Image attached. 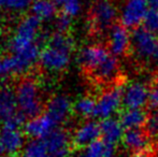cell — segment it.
Instances as JSON below:
<instances>
[{"label":"cell","instance_id":"31","mask_svg":"<svg viewBox=\"0 0 158 157\" xmlns=\"http://www.w3.org/2000/svg\"><path fill=\"white\" fill-rule=\"evenodd\" d=\"M148 105L152 110H155V111L158 110V85H155L150 90Z\"/></svg>","mask_w":158,"mask_h":157},{"label":"cell","instance_id":"12","mask_svg":"<svg viewBox=\"0 0 158 157\" xmlns=\"http://www.w3.org/2000/svg\"><path fill=\"white\" fill-rule=\"evenodd\" d=\"M55 129H57V124L46 113L30 118L25 125V134L33 140H44Z\"/></svg>","mask_w":158,"mask_h":157},{"label":"cell","instance_id":"7","mask_svg":"<svg viewBox=\"0 0 158 157\" xmlns=\"http://www.w3.org/2000/svg\"><path fill=\"white\" fill-rule=\"evenodd\" d=\"M123 88L114 87L106 90L96 101L94 118L104 121L111 118L123 105Z\"/></svg>","mask_w":158,"mask_h":157},{"label":"cell","instance_id":"9","mask_svg":"<svg viewBox=\"0 0 158 157\" xmlns=\"http://www.w3.org/2000/svg\"><path fill=\"white\" fill-rule=\"evenodd\" d=\"M46 147L48 157H69L72 145V138L63 128L55 129L48 138L42 140Z\"/></svg>","mask_w":158,"mask_h":157},{"label":"cell","instance_id":"4","mask_svg":"<svg viewBox=\"0 0 158 157\" xmlns=\"http://www.w3.org/2000/svg\"><path fill=\"white\" fill-rule=\"evenodd\" d=\"M131 48L138 59L145 63H158V35L144 27L131 34Z\"/></svg>","mask_w":158,"mask_h":157},{"label":"cell","instance_id":"20","mask_svg":"<svg viewBox=\"0 0 158 157\" xmlns=\"http://www.w3.org/2000/svg\"><path fill=\"white\" fill-rule=\"evenodd\" d=\"M148 118L143 109H126L119 115V121L125 130L140 129L146 124Z\"/></svg>","mask_w":158,"mask_h":157},{"label":"cell","instance_id":"2","mask_svg":"<svg viewBox=\"0 0 158 157\" xmlns=\"http://www.w3.org/2000/svg\"><path fill=\"white\" fill-rule=\"evenodd\" d=\"M74 48V40L64 32H55L48 44L41 51L39 63L42 69L51 73H58L69 67Z\"/></svg>","mask_w":158,"mask_h":157},{"label":"cell","instance_id":"34","mask_svg":"<svg viewBox=\"0 0 158 157\" xmlns=\"http://www.w3.org/2000/svg\"><path fill=\"white\" fill-rule=\"evenodd\" d=\"M131 157H148L144 153H133Z\"/></svg>","mask_w":158,"mask_h":157},{"label":"cell","instance_id":"37","mask_svg":"<svg viewBox=\"0 0 158 157\" xmlns=\"http://www.w3.org/2000/svg\"><path fill=\"white\" fill-rule=\"evenodd\" d=\"M2 157H13V156H11V155H8V156H2Z\"/></svg>","mask_w":158,"mask_h":157},{"label":"cell","instance_id":"30","mask_svg":"<svg viewBox=\"0 0 158 157\" xmlns=\"http://www.w3.org/2000/svg\"><path fill=\"white\" fill-rule=\"evenodd\" d=\"M146 131L150 136L157 137L158 136V112H154L148 118L145 124Z\"/></svg>","mask_w":158,"mask_h":157},{"label":"cell","instance_id":"29","mask_svg":"<svg viewBox=\"0 0 158 157\" xmlns=\"http://www.w3.org/2000/svg\"><path fill=\"white\" fill-rule=\"evenodd\" d=\"M71 25H72V19L64 13L60 15H57L56 19H54V27L57 30V32L67 34V31L70 29Z\"/></svg>","mask_w":158,"mask_h":157},{"label":"cell","instance_id":"8","mask_svg":"<svg viewBox=\"0 0 158 157\" xmlns=\"http://www.w3.org/2000/svg\"><path fill=\"white\" fill-rule=\"evenodd\" d=\"M148 11V0H126L121 10L119 19L126 28H138L143 23Z\"/></svg>","mask_w":158,"mask_h":157},{"label":"cell","instance_id":"19","mask_svg":"<svg viewBox=\"0 0 158 157\" xmlns=\"http://www.w3.org/2000/svg\"><path fill=\"white\" fill-rule=\"evenodd\" d=\"M122 143L126 149L132 151L133 153H143L144 150L148 147V136L141 129L126 130Z\"/></svg>","mask_w":158,"mask_h":157},{"label":"cell","instance_id":"36","mask_svg":"<svg viewBox=\"0 0 158 157\" xmlns=\"http://www.w3.org/2000/svg\"><path fill=\"white\" fill-rule=\"evenodd\" d=\"M3 149H2V147H1V144H0V157H2V154H3Z\"/></svg>","mask_w":158,"mask_h":157},{"label":"cell","instance_id":"28","mask_svg":"<svg viewBox=\"0 0 158 157\" xmlns=\"http://www.w3.org/2000/svg\"><path fill=\"white\" fill-rule=\"evenodd\" d=\"M63 13L71 19L77 17L82 12V1L81 0H68L66 3L61 6Z\"/></svg>","mask_w":158,"mask_h":157},{"label":"cell","instance_id":"25","mask_svg":"<svg viewBox=\"0 0 158 157\" xmlns=\"http://www.w3.org/2000/svg\"><path fill=\"white\" fill-rule=\"evenodd\" d=\"M148 11L144 19V28L158 34V0H148Z\"/></svg>","mask_w":158,"mask_h":157},{"label":"cell","instance_id":"13","mask_svg":"<svg viewBox=\"0 0 158 157\" xmlns=\"http://www.w3.org/2000/svg\"><path fill=\"white\" fill-rule=\"evenodd\" d=\"M150 89L141 82H132L123 90V105L126 109H142L148 101Z\"/></svg>","mask_w":158,"mask_h":157},{"label":"cell","instance_id":"38","mask_svg":"<svg viewBox=\"0 0 158 157\" xmlns=\"http://www.w3.org/2000/svg\"><path fill=\"white\" fill-rule=\"evenodd\" d=\"M79 157H85V156H84V155H80Z\"/></svg>","mask_w":158,"mask_h":157},{"label":"cell","instance_id":"11","mask_svg":"<svg viewBox=\"0 0 158 157\" xmlns=\"http://www.w3.org/2000/svg\"><path fill=\"white\" fill-rule=\"evenodd\" d=\"M111 55L108 48L102 45H87L79 52L77 61L84 69L94 72Z\"/></svg>","mask_w":158,"mask_h":157},{"label":"cell","instance_id":"26","mask_svg":"<svg viewBox=\"0 0 158 157\" xmlns=\"http://www.w3.org/2000/svg\"><path fill=\"white\" fill-rule=\"evenodd\" d=\"M33 2L35 0H4V8L10 12L19 14L31 8Z\"/></svg>","mask_w":158,"mask_h":157},{"label":"cell","instance_id":"32","mask_svg":"<svg viewBox=\"0 0 158 157\" xmlns=\"http://www.w3.org/2000/svg\"><path fill=\"white\" fill-rule=\"evenodd\" d=\"M106 156L104 157H116L115 156V145L110 144V143H106Z\"/></svg>","mask_w":158,"mask_h":157},{"label":"cell","instance_id":"16","mask_svg":"<svg viewBox=\"0 0 158 157\" xmlns=\"http://www.w3.org/2000/svg\"><path fill=\"white\" fill-rule=\"evenodd\" d=\"M131 48V35L123 25H114L109 32V50L115 57L123 56Z\"/></svg>","mask_w":158,"mask_h":157},{"label":"cell","instance_id":"6","mask_svg":"<svg viewBox=\"0 0 158 157\" xmlns=\"http://www.w3.org/2000/svg\"><path fill=\"white\" fill-rule=\"evenodd\" d=\"M117 8L111 0H96L93 3L92 23L95 30L104 31L111 29L114 26V22L117 17Z\"/></svg>","mask_w":158,"mask_h":157},{"label":"cell","instance_id":"33","mask_svg":"<svg viewBox=\"0 0 158 157\" xmlns=\"http://www.w3.org/2000/svg\"><path fill=\"white\" fill-rule=\"evenodd\" d=\"M67 1H68V0H53V2L56 4V6H60V8L66 3Z\"/></svg>","mask_w":158,"mask_h":157},{"label":"cell","instance_id":"3","mask_svg":"<svg viewBox=\"0 0 158 157\" xmlns=\"http://www.w3.org/2000/svg\"><path fill=\"white\" fill-rule=\"evenodd\" d=\"M19 111L25 118H35L40 115L43 109L41 86L32 78H25L17 83L15 87Z\"/></svg>","mask_w":158,"mask_h":157},{"label":"cell","instance_id":"1","mask_svg":"<svg viewBox=\"0 0 158 157\" xmlns=\"http://www.w3.org/2000/svg\"><path fill=\"white\" fill-rule=\"evenodd\" d=\"M41 34V22L29 15L17 23L13 35L9 40V50L19 59L29 71L40 59L39 37Z\"/></svg>","mask_w":158,"mask_h":157},{"label":"cell","instance_id":"27","mask_svg":"<svg viewBox=\"0 0 158 157\" xmlns=\"http://www.w3.org/2000/svg\"><path fill=\"white\" fill-rule=\"evenodd\" d=\"M106 144L102 139L96 140L85 147L83 155L85 157H104L106 156Z\"/></svg>","mask_w":158,"mask_h":157},{"label":"cell","instance_id":"22","mask_svg":"<svg viewBox=\"0 0 158 157\" xmlns=\"http://www.w3.org/2000/svg\"><path fill=\"white\" fill-rule=\"evenodd\" d=\"M117 70H118V61H117L116 57L111 55L97 70H95L94 74L96 78L102 80V81H109L114 78L115 74L117 73Z\"/></svg>","mask_w":158,"mask_h":157},{"label":"cell","instance_id":"21","mask_svg":"<svg viewBox=\"0 0 158 157\" xmlns=\"http://www.w3.org/2000/svg\"><path fill=\"white\" fill-rule=\"evenodd\" d=\"M31 15L40 22H50L56 19V4L53 0H35L31 8Z\"/></svg>","mask_w":158,"mask_h":157},{"label":"cell","instance_id":"24","mask_svg":"<svg viewBox=\"0 0 158 157\" xmlns=\"http://www.w3.org/2000/svg\"><path fill=\"white\" fill-rule=\"evenodd\" d=\"M19 157H48V154L43 141L31 140L25 144Z\"/></svg>","mask_w":158,"mask_h":157},{"label":"cell","instance_id":"17","mask_svg":"<svg viewBox=\"0 0 158 157\" xmlns=\"http://www.w3.org/2000/svg\"><path fill=\"white\" fill-rule=\"evenodd\" d=\"M100 127H101V139L106 143L116 145L118 142H122L126 130L119 119L114 118H106L101 121Z\"/></svg>","mask_w":158,"mask_h":157},{"label":"cell","instance_id":"10","mask_svg":"<svg viewBox=\"0 0 158 157\" xmlns=\"http://www.w3.org/2000/svg\"><path fill=\"white\" fill-rule=\"evenodd\" d=\"M100 137H101L100 123H98L95 119H88L80 124L75 128L71 138H72V144L75 147L85 149L90 143L99 140Z\"/></svg>","mask_w":158,"mask_h":157},{"label":"cell","instance_id":"5","mask_svg":"<svg viewBox=\"0 0 158 157\" xmlns=\"http://www.w3.org/2000/svg\"><path fill=\"white\" fill-rule=\"evenodd\" d=\"M25 116L19 111L15 92L8 86L0 87V122L3 125L19 128L24 124Z\"/></svg>","mask_w":158,"mask_h":157},{"label":"cell","instance_id":"15","mask_svg":"<svg viewBox=\"0 0 158 157\" xmlns=\"http://www.w3.org/2000/svg\"><path fill=\"white\" fill-rule=\"evenodd\" d=\"M72 110L73 105L69 97L64 94H57L48 101L45 113L48 114L57 125H60L69 118Z\"/></svg>","mask_w":158,"mask_h":157},{"label":"cell","instance_id":"14","mask_svg":"<svg viewBox=\"0 0 158 157\" xmlns=\"http://www.w3.org/2000/svg\"><path fill=\"white\" fill-rule=\"evenodd\" d=\"M0 144L4 152L13 156L25 147V134L17 127L2 125L0 129Z\"/></svg>","mask_w":158,"mask_h":157},{"label":"cell","instance_id":"18","mask_svg":"<svg viewBox=\"0 0 158 157\" xmlns=\"http://www.w3.org/2000/svg\"><path fill=\"white\" fill-rule=\"evenodd\" d=\"M28 70L14 55L0 57V82L26 73Z\"/></svg>","mask_w":158,"mask_h":157},{"label":"cell","instance_id":"23","mask_svg":"<svg viewBox=\"0 0 158 157\" xmlns=\"http://www.w3.org/2000/svg\"><path fill=\"white\" fill-rule=\"evenodd\" d=\"M95 108L96 101L92 97L84 96L75 101V103L73 105V111L82 118H89V116H94Z\"/></svg>","mask_w":158,"mask_h":157},{"label":"cell","instance_id":"35","mask_svg":"<svg viewBox=\"0 0 158 157\" xmlns=\"http://www.w3.org/2000/svg\"><path fill=\"white\" fill-rule=\"evenodd\" d=\"M3 8H4V0H0V12H1Z\"/></svg>","mask_w":158,"mask_h":157}]
</instances>
